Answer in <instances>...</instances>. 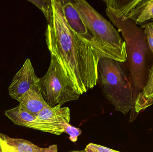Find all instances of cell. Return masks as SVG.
<instances>
[{
	"label": "cell",
	"mask_w": 153,
	"mask_h": 152,
	"mask_svg": "<svg viewBox=\"0 0 153 152\" xmlns=\"http://www.w3.org/2000/svg\"><path fill=\"white\" fill-rule=\"evenodd\" d=\"M51 2L45 32L47 46L81 95L97 85L98 64L103 57L71 28L62 1L51 0Z\"/></svg>",
	"instance_id": "obj_1"
},
{
	"label": "cell",
	"mask_w": 153,
	"mask_h": 152,
	"mask_svg": "<svg viewBox=\"0 0 153 152\" xmlns=\"http://www.w3.org/2000/svg\"><path fill=\"white\" fill-rule=\"evenodd\" d=\"M106 14L120 32L126 44L128 73L134 88L135 101L145 86L146 57L150 49L144 30L127 18L115 0H104Z\"/></svg>",
	"instance_id": "obj_2"
},
{
	"label": "cell",
	"mask_w": 153,
	"mask_h": 152,
	"mask_svg": "<svg viewBox=\"0 0 153 152\" xmlns=\"http://www.w3.org/2000/svg\"><path fill=\"white\" fill-rule=\"evenodd\" d=\"M106 99L115 109L126 115L134 105V88L123 62L109 58L100 59L98 82Z\"/></svg>",
	"instance_id": "obj_3"
},
{
	"label": "cell",
	"mask_w": 153,
	"mask_h": 152,
	"mask_svg": "<svg viewBox=\"0 0 153 152\" xmlns=\"http://www.w3.org/2000/svg\"><path fill=\"white\" fill-rule=\"evenodd\" d=\"M37 84L45 101L51 108L77 101L81 95L53 54H51L50 65L46 74L39 78Z\"/></svg>",
	"instance_id": "obj_4"
},
{
	"label": "cell",
	"mask_w": 153,
	"mask_h": 152,
	"mask_svg": "<svg viewBox=\"0 0 153 152\" xmlns=\"http://www.w3.org/2000/svg\"><path fill=\"white\" fill-rule=\"evenodd\" d=\"M72 1L85 26L99 41L106 46L127 55L125 41L110 21L86 1L73 0Z\"/></svg>",
	"instance_id": "obj_5"
},
{
	"label": "cell",
	"mask_w": 153,
	"mask_h": 152,
	"mask_svg": "<svg viewBox=\"0 0 153 152\" xmlns=\"http://www.w3.org/2000/svg\"><path fill=\"white\" fill-rule=\"evenodd\" d=\"M61 1L68 24L81 39L100 53L103 58H110L123 63L126 62L127 55L116 49L106 46L92 33L82 20L72 1Z\"/></svg>",
	"instance_id": "obj_6"
},
{
	"label": "cell",
	"mask_w": 153,
	"mask_h": 152,
	"mask_svg": "<svg viewBox=\"0 0 153 152\" xmlns=\"http://www.w3.org/2000/svg\"><path fill=\"white\" fill-rule=\"evenodd\" d=\"M62 106L59 104L43 109L36 119L27 124V128L56 135L64 133L66 125L71 120V110L68 107Z\"/></svg>",
	"instance_id": "obj_7"
},
{
	"label": "cell",
	"mask_w": 153,
	"mask_h": 152,
	"mask_svg": "<svg viewBox=\"0 0 153 152\" xmlns=\"http://www.w3.org/2000/svg\"><path fill=\"white\" fill-rule=\"evenodd\" d=\"M125 17L137 25H143L153 18V0H115Z\"/></svg>",
	"instance_id": "obj_8"
},
{
	"label": "cell",
	"mask_w": 153,
	"mask_h": 152,
	"mask_svg": "<svg viewBox=\"0 0 153 152\" xmlns=\"http://www.w3.org/2000/svg\"><path fill=\"white\" fill-rule=\"evenodd\" d=\"M38 79L30 59H27L21 68L13 77L9 87V95L19 101L32 85L36 84Z\"/></svg>",
	"instance_id": "obj_9"
},
{
	"label": "cell",
	"mask_w": 153,
	"mask_h": 152,
	"mask_svg": "<svg viewBox=\"0 0 153 152\" xmlns=\"http://www.w3.org/2000/svg\"><path fill=\"white\" fill-rule=\"evenodd\" d=\"M58 147L52 145L41 148L27 140L13 138L0 133V152H57Z\"/></svg>",
	"instance_id": "obj_10"
},
{
	"label": "cell",
	"mask_w": 153,
	"mask_h": 152,
	"mask_svg": "<svg viewBox=\"0 0 153 152\" xmlns=\"http://www.w3.org/2000/svg\"><path fill=\"white\" fill-rule=\"evenodd\" d=\"M18 101L25 110L35 117L43 109L49 107L44 99L37 83L32 85Z\"/></svg>",
	"instance_id": "obj_11"
},
{
	"label": "cell",
	"mask_w": 153,
	"mask_h": 152,
	"mask_svg": "<svg viewBox=\"0 0 153 152\" xmlns=\"http://www.w3.org/2000/svg\"><path fill=\"white\" fill-rule=\"evenodd\" d=\"M4 114L15 125L26 128L29 122L36 118V117L26 111L20 105L6 111Z\"/></svg>",
	"instance_id": "obj_12"
},
{
	"label": "cell",
	"mask_w": 153,
	"mask_h": 152,
	"mask_svg": "<svg viewBox=\"0 0 153 152\" xmlns=\"http://www.w3.org/2000/svg\"><path fill=\"white\" fill-rule=\"evenodd\" d=\"M153 95V65L149 71L148 79L143 90L138 94L136 99L134 108L131 112L135 108L141 105L144 102L150 99Z\"/></svg>",
	"instance_id": "obj_13"
},
{
	"label": "cell",
	"mask_w": 153,
	"mask_h": 152,
	"mask_svg": "<svg viewBox=\"0 0 153 152\" xmlns=\"http://www.w3.org/2000/svg\"><path fill=\"white\" fill-rule=\"evenodd\" d=\"M36 5L44 13L47 21L49 20L51 12L52 2L51 1L46 0H28Z\"/></svg>",
	"instance_id": "obj_14"
},
{
	"label": "cell",
	"mask_w": 153,
	"mask_h": 152,
	"mask_svg": "<svg viewBox=\"0 0 153 152\" xmlns=\"http://www.w3.org/2000/svg\"><path fill=\"white\" fill-rule=\"evenodd\" d=\"M141 27L144 29V30L147 37L149 48L153 54V24L152 23H145L142 25Z\"/></svg>",
	"instance_id": "obj_15"
},
{
	"label": "cell",
	"mask_w": 153,
	"mask_h": 152,
	"mask_svg": "<svg viewBox=\"0 0 153 152\" xmlns=\"http://www.w3.org/2000/svg\"><path fill=\"white\" fill-rule=\"evenodd\" d=\"M64 133H66L70 136L69 138L72 142H75L77 141L78 137L82 134V130L80 129L71 126L69 123L66 125Z\"/></svg>",
	"instance_id": "obj_16"
},
{
	"label": "cell",
	"mask_w": 153,
	"mask_h": 152,
	"mask_svg": "<svg viewBox=\"0 0 153 152\" xmlns=\"http://www.w3.org/2000/svg\"><path fill=\"white\" fill-rule=\"evenodd\" d=\"M85 151V152H120L94 143L87 145Z\"/></svg>",
	"instance_id": "obj_17"
},
{
	"label": "cell",
	"mask_w": 153,
	"mask_h": 152,
	"mask_svg": "<svg viewBox=\"0 0 153 152\" xmlns=\"http://www.w3.org/2000/svg\"><path fill=\"white\" fill-rule=\"evenodd\" d=\"M153 105V95L150 99H148L146 100L143 103H142L141 105H139L138 107H137L136 108L134 109L131 112V116L134 114V112L135 113L136 116L138 115L141 112L143 111H144L147 108L150 107L152 105Z\"/></svg>",
	"instance_id": "obj_18"
},
{
	"label": "cell",
	"mask_w": 153,
	"mask_h": 152,
	"mask_svg": "<svg viewBox=\"0 0 153 152\" xmlns=\"http://www.w3.org/2000/svg\"><path fill=\"white\" fill-rule=\"evenodd\" d=\"M69 152H85V150H83V151H70Z\"/></svg>",
	"instance_id": "obj_19"
},
{
	"label": "cell",
	"mask_w": 153,
	"mask_h": 152,
	"mask_svg": "<svg viewBox=\"0 0 153 152\" xmlns=\"http://www.w3.org/2000/svg\"><path fill=\"white\" fill-rule=\"evenodd\" d=\"M152 21H153V22H152V23H153V18L152 19Z\"/></svg>",
	"instance_id": "obj_20"
}]
</instances>
